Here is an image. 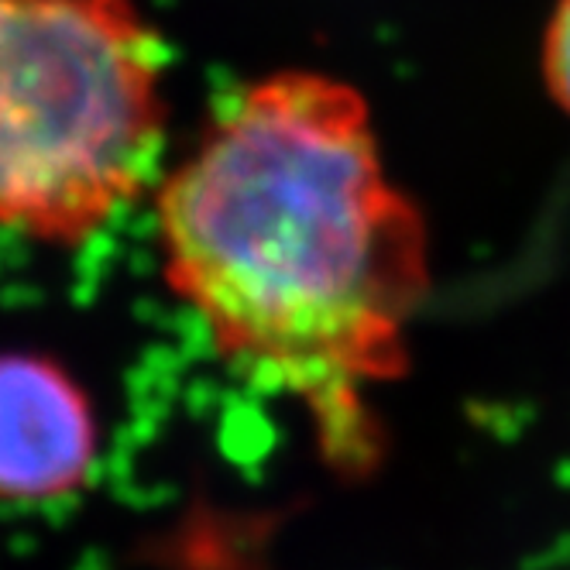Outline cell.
<instances>
[{"label":"cell","mask_w":570,"mask_h":570,"mask_svg":"<svg viewBox=\"0 0 570 570\" xmlns=\"http://www.w3.org/2000/svg\"><path fill=\"white\" fill-rule=\"evenodd\" d=\"M148 199L161 285L224 372L293 405L331 474L372 478L433 252L368 97L334 72H265L214 110Z\"/></svg>","instance_id":"6da1fadb"},{"label":"cell","mask_w":570,"mask_h":570,"mask_svg":"<svg viewBox=\"0 0 570 570\" xmlns=\"http://www.w3.org/2000/svg\"><path fill=\"white\" fill-rule=\"evenodd\" d=\"M169 62L138 0H0V230L79 252L151 196Z\"/></svg>","instance_id":"7a4b0ae2"},{"label":"cell","mask_w":570,"mask_h":570,"mask_svg":"<svg viewBox=\"0 0 570 570\" xmlns=\"http://www.w3.org/2000/svg\"><path fill=\"white\" fill-rule=\"evenodd\" d=\"M104 458L94 392L42 351H0V505H59L87 492Z\"/></svg>","instance_id":"3957f363"},{"label":"cell","mask_w":570,"mask_h":570,"mask_svg":"<svg viewBox=\"0 0 570 570\" xmlns=\"http://www.w3.org/2000/svg\"><path fill=\"white\" fill-rule=\"evenodd\" d=\"M540 79L553 107L570 120V0H557L543 24Z\"/></svg>","instance_id":"277c9868"}]
</instances>
